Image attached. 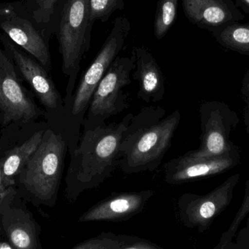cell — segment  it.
<instances>
[{"label":"cell","instance_id":"1","mask_svg":"<svg viewBox=\"0 0 249 249\" xmlns=\"http://www.w3.org/2000/svg\"><path fill=\"white\" fill-rule=\"evenodd\" d=\"M133 113L119 123L83 131L78 145L70 155L66 178V196L74 203L79 196L97 188L118 168L120 145Z\"/></svg>","mask_w":249,"mask_h":249},{"label":"cell","instance_id":"2","mask_svg":"<svg viewBox=\"0 0 249 249\" xmlns=\"http://www.w3.org/2000/svg\"><path fill=\"white\" fill-rule=\"evenodd\" d=\"M160 107H145L130 120L120 145L118 168L124 174L152 172L160 165L181 121Z\"/></svg>","mask_w":249,"mask_h":249},{"label":"cell","instance_id":"3","mask_svg":"<svg viewBox=\"0 0 249 249\" xmlns=\"http://www.w3.org/2000/svg\"><path fill=\"white\" fill-rule=\"evenodd\" d=\"M130 29L131 25L125 16L115 19L110 33L74 90L71 107L66 115L65 137L70 155L78 145L82 127L93 94L112 63L119 56Z\"/></svg>","mask_w":249,"mask_h":249},{"label":"cell","instance_id":"4","mask_svg":"<svg viewBox=\"0 0 249 249\" xmlns=\"http://www.w3.org/2000/svg\"><path fill=\"white\" fill-rule=\"evenodd\" d=\"M93 23L90 19V0H61L54 26L59 45L62 71L68 77L66 115L71 107L80 64L90 45Z\"/></svg>","mask_w":249,"mask_h":249},{"label":"cell","instance_id":"5","mask_svg":"<svg viewBox=\"0 0 249 249\" xmlns=\"http://www.w3.org/2000/svg\"><path fill=\"white\" fill-rule=\"evenodd\" d=\"M68 143L62 132L45 130L42 142L24 168L23 181L38 199L53 203L59 188Z\"/></svg>","mask_w":249,"mask_h":249},{"label":"cell","instance_id":"6","mask_svg":"<svg viewBox=\"0 0 249 249\" xmlns=\"http://www.w3.org/2000/svg\"><path fill=\"white\" fill-rule=\"evenodd\" d=\"M135 56H118L99 83L92 98L83 124V131L105 125L112 117L129 107L128 93L124 89L131 83Z\"/></svg>","mask_w":249,"mask_h":249},{"label":"cell","instance_id":"7","mask_svg":"<svg viewBox=\"0 0 249 249\" xmlns=\"http://www.w3.org/2000/svg\"><path fill=\"white\" fill-rule=\"evenodd\" d=\"M200 144L198 149L184 155L197 159H210L237 149L230 141L232 130L239 123L238 115L222 102H206L200 107Z\"/></svg>","mask_w":249,"mask_h":249},{"label":"cell","instance_id":"8","mask_svg":"<svg viewBox=\"0 0 249 249\" xmlns=\"http://www.w3.org/2000/svg\"><path fill=\"white\" fill-rule=\"evenodd\" d=\"M0 29L47 71L51 70L48 41L43 31L26 11L21 0L0 4Z\"/></svg>","mask_w":249,"mask_h":249},{"label":"cell","instance_id":"9","mask_svg":"<svg viewBox=\"0 0 249 249\" xmlns=\"http://www.w3.org/2000/svg\"><path fill=\"white\" fill-rule=\"evenodd\" d=\"M239 179L240 174H235L208 194L185 193L180 196L177 206L183 225L197 228L200 232L207 230L215 218L229 206Z\"/></svg>","mask_w":249,"mask_h":249},{"label":"cell","instance_id":"10","mask_svg":"<svg viewBox=\"0 0 249 249\" xmlns=\"http://www.w3.org/2000/svg\"><path fill=\"white\" fill-rule=\"evenodd\" d=\"M0 41L41 103L50 114L57 117L61 121L65 133V103L48 71L35 58L23 52L7 35L0 34Z\"/></svg>","mask_w":249,"mask_h":249},{"label":"cell","instance_id":"11","mask_svg":"<svg viewBox=\"0 0 249 249\" xmlns=\"http://www.w3.org/2000/svg\"><path fill=\"white\" fill-rule=\"evenodd\" d=\"M0 110L3 122L26 123L39 114L32 99L27 96L19 82L14 62L5 51L0 48Z\"/></svg>","mask_w":249,"mask_h":249},{"label":"cell","instance_id":"12","mask_svg":"<svg viewBox=\"0 0 249 249\" xmlns=\"http://www.w3.org/2000/svg\"><path fill=\"white\" fill-rule=\"evenodd\" d=\"M240 161L238 148L218 158L197 159L187 155L171 160L164 165V178L171 185L184 184L226 172Z\"/></svg>","mask_w":249,"mask_h":249},{"label":"cell","instance_id":"13","mask_svg":"<svg viewBox=\"0 0 249 249\" xmlns=\"http://www.w3.org/2000/svg\"><path fill=\"white\" fill-rule=\"evenodd\" d=\"M155 195L152 190L114 193L82 214L80 222H124L139 214Z\"/></svg>","mask_w":249,"mask_h":249},{"label":"cell","instance_id":"14","mask_svg":"<svg viewBox=\"0 0 249 249\" xmlns=\"http://www.w3.org/2000/svg\"><path fill=\"white\" fill-rule=\"evenodd\" d=\"M182 6L190 23L211 33L245 19L232 0H182Z\"/></svg>","mask_w":249,"mask_h":249},{"label":"cell","instance_id":"15","mask_svg":"<svg viewBox=\"0 0 249 249\" xmlns=\"http://www.w3.org/2000/svg\"><path fill=\"white\" fill-rule=\"evenodd\" d=\"M133 77L139 83L137 97L146 103H156L165 94V80L160 67L152 53L144 46L135 47Z\"/></svg>","mask_w":249,"mask_h":249},{"label":"cell","instance_id":"16","mask_svg":"<svg viewBox=\"0 0 249 249\" xmlns=\"http://www.w3.org/2000/svg\"><path fill=\"white\" fill-rule=\"evenodd\" d=\"M45 130H38L23 144L10 151L1 164V182L3 187H7L14 183L16 175L21 172L29 160L42 142Z\"/></svg>","mask_w":249,"mask_h":249},{"label":"cell","instance_id":"17","mask_svg":"<svg viewBox=\"0 0 249 249\" xmlns=\"http://www.w3.org/2000/svg\"><path fill=\"white\" fill-rule=\"evenodd\" d=\"M212 34L223 48L249 55V23L235 22L216 29Z\"/></svg>","mask_w":249,"mask_h":249},{"label":"cell","instance_id":"18","mask_svg":"<svg viewBox=\"0 0 249 249\" xmlns=\"http://www.w3.org/2000/svg\"><path fill=\"white\" fill-rule=\"evenodd\" d=\"M26 11L37 23L49 42L54 35L55 17L61 0H21Z\"/></svg>","mask_w":249,"mask_h":249},{"label":"cell","instance_id":"19","mask_svg":"<svg viewBox=\"0 0 249 249\" xmlns=\"http://www.w3.org/2000/svg\"><path fill=\"white\" fill-rule=\"evenodd\" d=\"M178 0H158L154 20V35L162 39L172 27L177 16Z\"/></svg>","mask_w":249,"mask_h":249},{"label":"cell","instance_id":"20","mask_svg":"<svg viewBox=\"0 0 249 249\" xmlns=\"http://www.w3.org/2000/svg\"><path fill=\"white\" fill-rule=\"evenodd\" d=\"M7 235L16 249H36L35 228L26 221H17L7 228Z\"/></svg>","mask_w":249,"mask_h":249},{"label":"cell","instance_id":"21","mask_svg":"<svg viewBox=\"0 0 249 249\" xmlns=\"http://www.w3.org/2000/svg\"><path fill=\"white\" fill-rule=\"evenodd\" d=\"M132 239L130 237L116 235L112 232H102L77 244L72 249H120Z\"/></svg>","mask_w":249,"mask_h":249},{"label":"cell","instance_id":"22","mask_svg":"<svg viewBox=\"0 0 249 249\" xmlns=\"http://www.w3.org/2000/svg\"><path fill=\"white\" fill-rule=\"evenodd\" d=\"M124 9V0H90V21L93 24L96 20L105 23L116 10Z\"/></svg>","mask_w":249,"mask_h":249},{"label":"cell","instance_id":"23","mask_svg":"<svg viewBox=\"0 0 249 249\" xmlns=\"http://www.w3.org/2000/svg\"><path fill=\"white\" fill-rule=\"evenodd\" d=\"M249 213V180L246 184V193L244 202L238 211V213L235 216V219L232 220V225L230 226L229 229L225 232L221 238L220 241L216 247H221L227 243L232 241V238L235 236L238 231V228L242 223L246 217Z\"/></svg>","mask_w":249,"mask_h":249},{"label":"cell","instance_id":"24","mask_svg":"<svg viewBox=\"0 0 249 249\" xmlns=\"http://www.w3.org/2000/svg\"><path fill=\"white\" fill-rule=\"evenodd\" d=\"M235 243L241 249H249V216L244 226L237 231Z\"/></svg>","mask_w":249,"mask_h":249},{"label":"cell","instance_id":"25","mask_svg":"<svg viewBox=\"0 0 249 249\" xmlns=\"http://www.w3.org/2000/svg\"><path fill=\"white\" fill-rule=\"evenodd\" d=\"M120 249H162L160 246L150 241L139 238H133L127 244Z\"/></svg>","mask_w":249,"mask_h":249},{"label":"cell","instance_id":"26","mask_svg":"<svg viewBox=\"0 0 249 249\" xmlns=\"http://www.w3.org/2000/svg\"><path fill=\"white\" fill-rule=\"evenodd\" d=\"M241 92L245 97L249 96V70L247 71L243 78Z\"/></svg>","mask_w":249,"mask_h":249},{"label":"cell","instance_id":"27","mask_svg":"<svg viewBox=\"0 0 249 249\" xmlns=\"http://www.w3.org/2000/svg\"><path fill=\"white\" fill-rule=\"evenodd\" d=\"M236 7H241L244 13L249 14V0H235Z\"/></svg>","mask_w":249,"mask_h":249},{"label":"cell","instance_id":"28","mask_svg":"<svg viewBox=\"0 0 249 249\" xmlns=\"http://www.w3.org/2000/svg\"><path fill=\"white\" fill-rule=\"evenodd\" d=\"M246 98H247V100H246L247 105H246L245 110H244V121L246 129H247V132L249 133V96Z\"/></svg>","mask_w":249,"mask_h":249},{"label":"cell","instance_id":"29","mask_svg":"<svg viewBox=\"0 0 249 249\" xmlns=\"http://www.w3.org/2000/svg\"><path fill=\"white\" fill-rule=\"evenodd\" d=\"M214 249H241L239 248L236 243L232 242V241L230 242L227 243V244H224V245L221 246V247H216Z\"/></svg>","mask_w":249,"mask_h":249},{"label":"cell","instance_id":"30","mask_svg":"<svg viewBox=\"0 0 249 249\" xmlns=\"http://www.w3.org/2000/svg\"><path fill=\"white\" fill-rule=\"evenodd\" d=\"M5 195V191H4V187L2 185V182H1V168H0V200L2 198L3 196Z\"/></svg>","mask_w":249,"mask_h":249},{"label":"cell","instance_id":"31","mask_svg":"<svg viewBox=\"0 0 249 249\" xmlns=\"http://www.w3.org/2000/svg\"><path fill=\"white\" fill-rule=\"evenodd\" d=\"M0 249H12V248L7 243L1 242L0 243Z\"/></svg>","mask_w":249,"mask_h":249}]
</instances>
